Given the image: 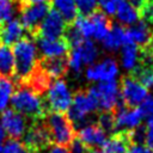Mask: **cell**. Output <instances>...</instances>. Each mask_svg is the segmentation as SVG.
Returning a JSON list of instances; mask_svg holds the SVG:
<instances>
[{
  "mask_svg": "<svg viewBox=\"0 0 153 153\" xmlns=\"http://www.w3.org/2000/svg\"><path fill=\"white\" fill-rule=\"evenodd\" d=\"M129 73V75L142 84L146 88L153 87V56L141 50L139 63Z\"/></svg>",
  "mask_w": 153,
  "mask_h": 153,
  "instance_id": "9a60e30c",
  "label": "cell"
},
{
  "mask_svg": "<svg viewBox=\"0 0 153 153\" xmlns=\"http://www.w3.org/2000/svg\"><path fill=\"white\" fill-rule=\"evenodd\" d=\"M35 43L41 53V57H67L71 50L65 37L57 39L37 37L35 38Z\"/></svg>",
  "mask_w": 153,
  "mask_h": 153,
  "instance_id": "5bb4252c",
  "label": "cell"
},
{
  "mask_svg": "<svg viewBox=\"0 0 153 153\" xmlns=\"http://www.w3.org/2000/svg\"><path fill=\"white\" fill-rule=\"evenodd\" d=\"M0 76H14V55L10 45L0 43Z\"/></svg>",
  "mask_w": 153,
  "mask_h": 153,
  "instance_id": "d4e9b609",
  "label": "cell"
},
{
  "mask_svg": "<svg viewBox=\"0 0 153 153\" xmlns=\"http://www.w3.org/2000/svg\"><path fill=\"white\" fill-rule=\"evenodd\" d=\"M45 151H47V149H45ZM39 153H45V152H44V151H43V152H39Z\"/></svg>",
  "mask_w": 153,
  "mask_h": 153,
  "instance_id": "b9f144b4",
  "label": "cell"
},
{
  "mask_svg": "<svg viewBox=\"0 0 153 153\" xmlns=\"http://www.w3.org/2000/svg\"><path fill=\"white\" fill-rule=\"evenodd\" d=\"M48 0H17L18 2V7L20 8L22 6L25 5H31V4H39V2H47Z\"/></svg>",
  "mask_w": 153,
  "mask_h": 153,
  "instance_id": "f35d334b",
  "label": "cell"
},
{
  "mask_svg": "<svg viewBox=\"0 0 153 153\" xmlns=\"http://www.w3.org/2000/svg\"><path fill=\"white\" fill-rule=\"evenodd\" d=\"M87 92L97 100L98 109L102 111L114 112L115 109L123 103L120 92V82L116 80L102 81L97 85H92L87 88Z\"/></svg>",
  "mask_w": 153,
  "mask_h": 153,
  "instance_id": "5b68a950",
  "label": "cell"
},
{
  "mask_svg": "<svg viewBox=\"0 0 153 153\" xmlns=\"http://www.w3.org/2000/svg\"><path fill=\"white\" fill-rule=\"evenodd\" d=\"M69 153H87L91 148H88L76 135L75 137L69 142V145L67 146Z\"/></svg>",
  "mask_w": 153,
  "mask_h": 153,
  "instance_id": "836d02e7",
  "label": "cell"
},
{
  "mask_svg": "<svg viewBox=\"0 0 153 153\" xmlns=\"http://www.w3.org/2000/svg\"><path fill=\"white\" fill-rule=\"evenodd\" d=\"M134 8H136L139 12H140V10L145 6V4L147 2V0H127Z\"/></svg>",
  "mask_w": 153,
  "mask_h": 153,
  "instance_id": "74e56055",
  "label": "cell"
},
{
  "mask_svg": "<svg viewBox=\"0 0 153 153\" xmlns=\"http://www.w3.org/2000/svg\"><path fill=\"white\" fill-rule=\"evenodd\" d=\"M90 18L92 19L93 27H94L92 38L96 39V41L102 42L105 38V36L108 35V32L110 31V29L112 26V23H111L110 18L100 10H96L93 13H91Z\"/></svg>",
  "mask_w": 153,
  "mask_h": 153,
  "instance_id": "7402d4cb",
  "label": "cell"
},
{
  "mask_svg": "<svg viewBox=\"0 0 153 153\" xmlns=\"http://www.w3.org/2000/svg\"><path fill=\"white\" fill-rule=\"evenodd\" d=\"M127 153H153V148H151L146 145H135V143H133L128 148Z\"/></svg>",
  "mask_w": 153,
  "mask_h": 153,
  "instance_id": "d590c367",
  "label": "cell"
},
{
  "mask_svg": "<svg viewBox=\"0 0 153 153\" xmlns=\"http://www.w3.org/2000/svg\"><path fill=\"white\" fill-rule=\"evenodd\" d=\"M81 56L82 63L84 65H93L99 55V50L97 48V45L94 44L93 41L91 39H84L78 47H75Z\"/></svg>",
  "mask_w": 153,
  "mask_h": 153,
  "instance_id": "4316f807",
  "label": "cell"
},
{
  "mask_svg": "<svg viewBox=\"0 0 153 153\" xmlns=\"http://www.w3.org/2000/svg\"><path fill=\"white\" fill-rule=\"evenodd\" d=\"M118 75V65L115 59L105 57L103 61L98 63H93L88 66L85 72V76L90 81H110L115 80Z\"/></svg>",
  "mask_w": 153,
  "mask_h": 153,
  "instance_id": "7c38bea8",
  "label": "cell"
},
{
  "mask_svg": "<svg viewBox=\"0 0 153 153\" xmlns=\"http://www.w3.org/2000/svg\"><path fill=\"white\" fill-rule=\"evenodd\" d=\"M47 153H69L67 146H61V145H50L47 148Z\"/></svg>",
  "mask_w": 153,
  "mask_h": 153,
  "instance_id": "8d00e7d4",
  "label": "cell"
},
{
  "mask_svg": "<svg viewBox=\"0 0 153 153\" xmlns=\"http://www.w3.org/2000/svg\"><path fill=\"white\" fill-rule=\"evenodd\" d=\"M0 153H30V151L23 141L16 139H8L4 143V147Z\"/></svg>",
  "mask_w": 153,
  "mask_h": 153,
  "instance_id": "4dcf8cb0",
  "label": "cell"
},
{
  "mask_svg": "<svg viewBox=\"0 0 153 153\" xmlns=\"http://www.w3.org/2000/svg\"><path fill=\"white\" fill-rule=\"evenodd\" d=\"M33 38L23 37L13 44L12 51L14 55V79L18 84H23L35 72L38 66V49L32 41Z\"/></svg>",
  "mask_w": 153,
  "mask_h": 153,
  "instance_id": "6da1fadb",
  "label": "cell"
},
{
  "mask_svg": "<svg viewBox=\"0 0 153 153\" xmlns=\"http://www.w3.org/2000/svg\"><path fill=\"white\" fill-rule=\"evenodd\" d=\"M87 153H105V152L102 151V149H99V148H93V149H90Z\"/></svg>",
  "mask_w": 153,
  "mask_h": 153,
  "instance_id": "60d3db41",
  "label": "cell"
},
{
  "mask_svg": "<svg viewBox=\"0 0 153 153\" xmlns=\"http://www.w3.org/2000/svg\"><path fill=\"white\" fill-rule=\"evenodd\" d=\"M120 92L123 104L128 108H137L148 97V90L131 75L122 76L120 81Z\"/></svg>",
  "mask_w": 153,
  "mask_h": 153,
  "instance_id": "ba28073f",
  "label": "cell"
},
{
  "mask_svg": "<svg viewBox=\"0 0 153 153\" xmlns=\"http://www.w3.org/2000/svg\"><path fill=\"white\" fill-rule=\"evenodd\" d=\"M115 131H131L141 126L142 115L139 108H128L121 103L114 111Z\"/></svg>",
  "mask_w": 153,
  "mask_h": 153,
  "instance_id": "8fae6325",
  "label": "cell"
},
{
  "mask_svg": "<svg viewBox=\"0 0 153 153\" xmlns=\"http://www.w3.org/2000/svg\"><path fill=\"white\" fill-rule=\"evenodd\" d=\"M129 41L127 36V30L121 24H112L110 31L105 36L103 42V48L109 53H116L123 44Z\"/></svg>",
  "mask_w": 153,
  "mask_h": 153,
  "instance_id": "ffe728a7",
  "label": "cell"
},
{
  "mask_svg": "<svg viewBox=\"0 0 153 153\" xmlns=\"http://www.w3.org/2000/svg\"><path fill=\"white\" fill-rule=\"evenodd\" d=\"M117 20L123 25H133L140 19L139 11L134 8L127 0H122L118 2L116 13H115Z\"/></svg>",
  "mask_w": 153,
  "mask_h": 153,
  "instance_id": "cb8c5ba5",
  "label": "cell"
},
{
  "mask_svg": "<svg viewBox=\"0 0 153 153\" xmlns=\"http://www.w3.org/2000/svg\"><path fill=\"white\" fill-rule=\"evenodd\" d=\"M26 30L18 19H11L0 25V43L5 45H13L19 39L25 37Z\"/></svg>",
  "mask_w": 153,
  "mask_h": 153,
  "instance_id": "ac0fdd59",
  "label": "cell"
},
{
  "mask_svg": "<svg viewBox=\"0 0 153 153\" xmlns=\"http://www.w3.org/2000/svg\"><path fill=\"white\" fill-rule=\"evenodd\" d=\"M131 145L130 131H115L106 139L103 145V151L105 153H127Z\"/></svg>",
  "mask_w": 153,
  "mask_h": 153,
  "instance_id": "44dd1931",
  "label": "cell"
},
{
  "mask_svg": "<svg viewBox=\"0 0 153 153\" xmlns=\"http://www.w3.org/2000/svg\"><path fill=\"white\" fill-rule=\"evenodd\" d=\"M6 131H5V129L2 128V126H1V123H0V152H1V149H2V147H4V143L6 142Z\"/></svg>",
  "mask_w": 153,
  "mask_h": 153,
  "instance_id": "ab89813d",
  "label": "cell"
},
{
  "mask_svg": "<svg viewBox=\"0 0 153 153\" xmlns=\"http://www.w3.org/2000/svg\"><path fill=\"white\" fill-rule=\"evenodd\" d=\"M38 67L51 79H62L68 72L67 57H39Z\"/></svg>",
  "mask_w": 153,
  "mask_h": 153,
  "instance_id": "e0dca14e",
  "label": "cell"
},
{
  "mask_svg": "<svg viewBox=\"0 0 153 153\" xmlns=\"http://www.w3.org/2000/svg\"><path fill=\"white\" fill-rule=\"evenodd\" d=\"M121 49H122V51H121L122 67L124 69L131 72L135 68V66L139 63V61H140L141 50L135 43H133L130 41H127Z\"/></svg>",
  "mask_w": 153,
  "mask_h": 153,
  "instance_id": "603a6c76",
  "label": "cell"
},
{
  "mask_svg": "<svg viewBox=\"0 0 153 153\" xmlns=\"http://www.w3.org/2000/svg\"><path fill=\"white\" fill-rule=\"evenodd\" d=\"M11 105L13 110L30 118L32 122L42 121L49 112L42 96L25 85H19L16 88L11 98Z\"/></svg>",
  "mask_w": 153,
  "mask_h": 153,
  "instance_id": "7a4b0ae2",
  "label": "cell"
},
{
  "mask_svg": "<svg viewBox=\"0 0 153 153\" xmlns=\"http://www.w3.org/2000/svg\"><path fill=\"white\" fill-rule=\"evenodd\" d=\"M73 94L65 81V79L51 80L47 92H45V104L48 111L65 114L68 111L72 104Z\"/></svg>",
  "mask_w": 153,
  "mask_h": 153,
  "instance_id": "8992f818",
  "label": "cell"
},
{
  "mask_svg": "<svg viewBox=\"0 0 153 153\" xmlns=\"http://www.w3.org/2000/svg\"><path fill=\"white\" fill-rule=\"evenodd\" d=\"M14 91H16V84L12 80V78L0 76V111L7 109Z\"/></svg>",
  "mask_w": 153,
  "mask_h": 153,
  "instance_id": "83f0119b",
  "label": "cell"
},
{
  "mask_svg": "<svg viewBox=\"0 0 153 153\" xmlns=\"http://www.w3.org/2000/svg\"><path fill=\"white\" fill-rule=\"evenodd\" d=\"M23 142L29 151L33 153L43 152L50 145H53L49 133L42 121L32 122L31 126L27 127L25 134L23 135Z\"/></svg>",
  "mask_w": 153,
  "mask_h": 153,
  "instance_id": "9c48e42d",
  "label": "cell"
},
{
  "mask_svg": "<svg viewBox=\"0 0 153 153\" xmlns=\"http://www.w3.org/2000/svg\"><path fill=\"white\" fill-rule=\"evenodd\" d=\"M42 122L49 133L51 142L55 145L68 146L76 135L74 124L66 114L49 111Z\"/></svg>",
  "mask_w": 153,
  "mask_h": 153,
  "instance_id": "3957f363",
  "label": "cell"
},
{
  "mask_svg": "<svg viewBox=\"0 0 153 153\" xmlns=\"http://www.w3.org/2000/svg\"><path fill=\"white\" fill-rule=\"evenodd\" d=\"M126 30H127L128 39L130 42L135 43L140 49L145 48L148 44V42L152 37V33H153L152 26H149L142 19H139L135 24L130 25Z\"/></svg>",
  "mask_w": 153,
  "mask_h": 153,
  "instance_id": "d6986e66",
  "label": "cell"
},
{
  "mask_svg": "<svg viewBox=\"0 0 153 153\" xmlns=\"http://www.w3.org/2000/svg\"><path fill=\"white\" fill-rule=\"evenodd\" d=\"M145 145L151 147V148H153V118L147 120V123H146Z\"/></svg>",
  "mask_w": 153,
  "mask_h": 153,
  "instance_id": "e575fe53",
  "label": "cell"
},
{
  "mask_svg": "<svg viewBox=\"0 0 153 153\" xmlns=\"http://www.w3.org/2000/svg\"><path fill=\"white\" fill-rule=\"evenodd\" d=\"M50 11V4L49 2H39V4H31L25 5L19 8L20 12V23L25 27L26 32L33 38L36 36V32Z\"/></svg>",
  "mask_w": 153,
  "mask_h": 153,
  "instance_id": "52a82bcc",
  "label": "cell"
},
{
  "mask_svg": "<svg viewBox=\"0 0 153 153\" xmlns=\"http://www.w3.org/2000/svg\"><path fill=\"white\" fill-rule=\"evenodd\" d=\"M76 136L91 149L93 148H102L106 141V133L97 124V123H87L81 127Z\"/></svg>",
  "mask_w": 153,
  "mask_h": 153,
  "instance_id": "2e32d148",
  "label": "cell"
},
{
  "mask_svg": "<svg viewBox=\"0 0 153 153\" xmlns=\"http://www.w3.org/2000/svg\"><path fill=\"white\" fill-rule=\"evenodd\" d=\"M97 124L108 134H111L115 131V115L110 111H102L98 116Z\"/></svg>",
  "mask_w": 153,
  "mask_h": 153,
  "instance_id": "f546056e",
  "label": "cell"
},
{
  "mask_svg": "<svg viewBox=\"0 0 153 153\" xmlns=\"http://www.w3.org/2000/svg\"><path fill=\"white\" fill-rule=\"evenodd\" d=\"M17 10L19 11L17 0H0V25L13 19Z\"/></svg>",
  "mask_w": 153,
  "mask_h": 153,
  "instance_id": "f1b7e54d",
  "label": "cell"
},
{
  "mask_svg": "<svg viewBox=\"0 0 153 153\" xmlns=\"http://www.w3.org/2000/svg\"><path fill=\"white\" fill-rule=\"evenodd\" d=\"M0 123L10 139H22L27 129L26 117L13 109H6L2 111Z\"/></svg>",
  "mask_w": 153,
  "mask_h": 153,
  "instance_id": "4fadbf2b",
  "label": "cell"
},
{
  "mask_svg": "<svg viewBox=\"0 0 153 153\" xmlns=\"http://www.w3.org/2000/svg\"><path fill=\"white\" fill-rule=\"evenodd\" d=\"M97 110L98 103L87 92V90H78L73 96L72 104L67 111V116L73 124L84 127L87 124L88 116L94 114Z\"/></svg>",
  "mask_w": 153,
  "mask_h": 153,
  "instance_id": "277c9868",
  "label": "cell"
},
{
  "mask_svg": "<svg viewBox=\"0 0 153 153\" xmlns=\"http://www.w3.org/2000/svg\"><path fill=\"white\" fill-rule=\"evenodd\" d=\"M137 108L143 118H146V120L153 118V96L147 97Z\"/></svg>",
  "mask_w": 153,
  "mask_h": 153,
  "instance_id": "d6a6232c",
  "label": "cell"
},
{
  "mask_svg": "<svg viewBox=\"0 0 153 153\" xmlns=\"http://www.w3.org/2000/svg\"><path fill=\"white\" fill-rule=\"evenodd\" d=\"M30 153H33V152H30Z\"/></svg>",
  "mask_w": 153,
  "mask_h": 153,
  "instance_id": "7bdbcfd3",
  "label": "cell"
},
{
  "mask_svg": "<svg viewBox=\"0 0 153 153\" xmlns=\"http://www.w3.org/2000/svg\"><path fill=\"white\" fill-rule=\"evenodd\" d=\"M67 25L68 23L62 18V16L57 11L51 8L43 19V22L41 23L33 39L37 37L48 38V39L62 38L67 29Z\"/></svg>",
  "mask_w": 153,
  "mask_h": 153,
  "instance_id": "30bf717a",
  "label": "cell"
},
{
  "mask_svg": "<svg viewBox=\"0 0 153 153\" xmlns=\"http://www.w3.org/2000/svg\"><path fill=\"white\" fill-rule=\"evenodd\" d=\"M76 5L78 13L80 16H90L96 10H98V0H74Z\"/></svg>",
  "mask_w": 153,
  "mask_h": 153,
  "instance_id": "1f68e13d",
  "label": "cell"
},
{
  "mask_svg": "<svg viewBox=\"0 0 153 153\" xmlns=\"http://www.w3.org/2000/svg\"><path fill=\"white\" fill-rule=\"evenodd\" d=\"M50 6L57 11L68 24H72L78 17V10L74 0H50Z\"/></svg>",
  "mask_w": 153,
  "mask_h": 153,
  "instance_id": "484cf974",
  "label": "cell"
}]
</instances>
